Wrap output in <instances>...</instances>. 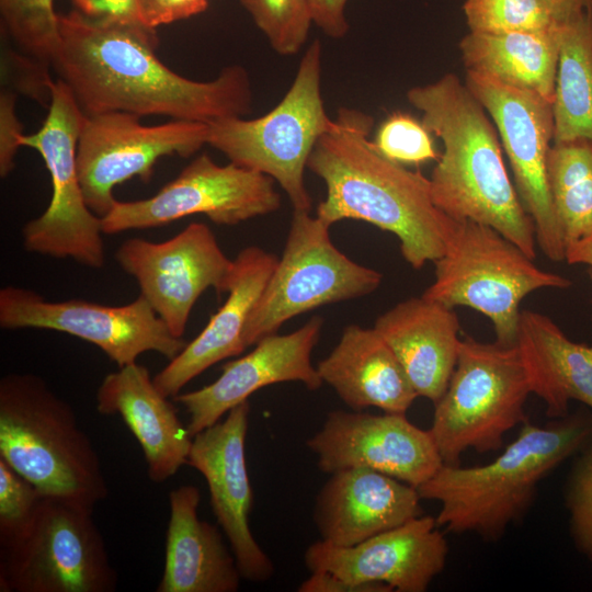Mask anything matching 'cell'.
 <instances>
[{"label": "cell", "instance_id": "obj_21", "mask_svg": "<svg viewBox=\"0 0 592 592\" xmlns=\"http://www.w3.org/2000/svg\"><path fill=\"white\" fill-rule=\"evenodd\" d=\"M421 500L415 487L394 477L346 468L319 491L314 522L321 540L350 547L422 515Z\"/></svg>", "mask_w": 592, "mask_h": 592}, {"label": "cell", "instance_id": "obj_37", "mask_svg": "<svg viewBox=\"0 0 592 592\" xmlns=\"http://www.w3.org/2000/svg\"><path fill=\"white\" fill-rule=\"evenodd\" d=\"M16 92L8 87L0 92V175L8 177L15 167V156L23 137V126L15 113Z\"/></svg>", "mask_w": 592, "mask_h": 592}, {"label": "cell", "instance_id": "obj_33", "mask_svg": "<svg viewBox=\"0 0 592 592\" xmlns=\"http://www.w3.org/2000/svg\"><path fill=\"white\" fill-rule=\"evenodd\" d=\"M463 10L477 33L539 31L560 23L545 0H465Z\"/></svg>", "mask_w": 592, "mask_h": 592}, {"label": "cell", "instance_id": "obj_16", "mask_svg": "<svg viewBox=\"0 0 592 592\" xmlns=\"http://www.w3.org/2000/svg\"><path fill=\"white\" fill-rule=\"evenodd\" d=\"M115 259L178 338H183L192 308L206 289L227 292L234 266V260L203 223H191L162 242L127 239L116 250Z\"/></svg>", "mask_w": 592, "mask_h": 592}, {"label": "cell", "instance_id": "obj_6", "mask_svg": "<svg viewBox=\"0 0 592 592\" xmlns=\"http://www.w3.org/2000/svg\"><path fill=\"white\" fill-rule=\"evenodd\" d=\"M434 280L423 296L451 308L465 306L493 325L496 341L516 344L521 301L542 288L566 289L571 281L537 266L498 230L469 219H454Z\"/></svg>", "mask_w": 592, "mask_h": 592}, {"label": "cell", "instance_id": "obj_26", "mask_svg": "<svg viewBox=\"0 0 592 592\" xmlns=\"http://www.w3.org/2000/svg\"><path fill=\"white\" fill-rule=\"evenodd\" d=\"M323 384L351 409L405 413L418 396L401 363L374 328L349 325L316 366Z\"/></svg>", "mask_w": 592, "mask_h": 592}, {"label": "cell", "instance_id": "obj_2", "mask_svg": "<svg viewBox=\"0 0 592 592\" xmlns=\"http://www.w3.org/2000/svg\"><path fill=\"white\" fill-rule=\"evenodd\" d=\"M373 125L371 115L341 107L316 143L307 168L327 189L316 215L330 227L355 219L391 232L420 270L443 254L453 218L434 204L428 178L379 152L368 137Z\"/></svg>", "mask_w": 592, "mask_h": 592}, {"label": "cell", "instance_id": "obj_25", "mask_svg": "<svg viewBox=\"0 0 592 592\" xmlns=\"http://www.w3.org/2000/svg\"><path fill=\"white\" fill-rule=\"evenodd\" d=\"M200 490L181 486L169 493L166 557L157 592H236L242 579L217 526L198 517Z\"/></svg>", "mask_w": 592, "mask_h": 592}, {"label": "cell", "instance_id": "obj_27", "mask_svg": "<svg viewBox=\"0 0 592 592\" xmlns=\"http://www.w3.org/2000/svg\"><path fill=\"white\" fill-rule=\"evenodd\" d=\"M588 275L592 286V267ZM516 345L532 394L544 401L548 417H566L570 401L592 411V345L571 341L549 317L533 310H521Z\"/></svg>", "mask_w": 592, "mask_h": 592}, {"label": "cell", "instance_id": "obj_10", "mask_svg": "<svg viewBox=\"0 0 592 592\" xmlns=\"http://www.w3.org/2000/svg\"><path fill=\"white\" fill-rule=\"evenodd\" d=\"M92 512L44 497L27 531L1 548L0 591H115L118 576Z\"/></svg>", "mask_w": 592, "mask_h": 592}, {"label": "cell", "instance_id": "obj_14", "mask_svg": "<svg viewBox=\"0 0 592 592\" xmlns=\"http://www.w3.org/2000/svg\"><path fill=\"white\" fill-rule=\"evenodd\" d=\"M0 327L68 333L96 345L118 367L135 363L145 352L172 360L186 345L141 295L123 306H107L82 299L50 301L25 287L5 286L0 289Z\"/></svg>", "mask_w": 592, "mask_h": 592}, {"label": "cell", "instance_id": "obj_41", "mask_svg": "<svg viewBox=\"0 0 592 592\" xmlns=\"http://www.w3.org/2000/svg\"><path fill=\"white\" fill-rule=\"evenodd\" d=\"M301 582L299 592H388V587L371 583H354L342 577L326 571L310 572Z\"/></svg>", "mask_w": 592, "mask_h": 592}, {"label": "cell", "instance_id": "obj_35", "mask_svg": "<svg viewBox=\"0 0 592 592\" xmlns=\"http://www.w3.org/2000/svg\"><path fill=\"white\" fill-rule=\"evenodd\" d=\"M563 501L573 544L592 562V444L576 455L563 487Z\"/></svg>", "mask_w": 592, "mask_h": 592}, {"label": "cell", "instance_id": "obj_5", "mask_svg": "<svg viewBox=\"0 0 592 592\" xmlns=\"http://www.w3.org/2000/svg\"><path fill=\"white\" fill-rule=\"evenodd\" d=\"M0 458L45 497L94 509L109 494L98 453L73 409L37 375L0 379Z\"/></svg>", "mask_w": 592, "mask_h": 592}, {"label": "cell", "instance_id": "obj_18", "mask_svg": "<svg viewBox=\"0 0 592 592\" xmlns=\"http://www.w3.org/2000/svg\"><path fill=\"white\" fill-rule=\"evenodd\" d=\"M248 400L234 407L224 420L196 433L187 465L205 478L212 510L224 531L242 579L269 580L274 566L255 540L249 523L253 491L246 463L249 426Z\"/></svg>", "mask_w": 592, "mask_h": 592}, {"label": "cell", "instance_id": "obj_15", "mask_svg": "<svg viewBox=\"0 0 592 592\" xmlns=\"http://www.w3.org/2000/svg\"><path fill=\"white\" fill-rule=\"evenodd\" d=\"M208 125L172 119L143 125L125 112L86 116L77 147L80 184L88 207L99 217L115 203L113 189L134 177L150 181L166 156L190 157L207 145Z\"/></svg>", "mask_w": 592, "mask_h": 592}, {"label": "cell", "instance_id": "obj_30", "mask_svg": "<svg viewBox=\"0 0 592 592\" xmlns=\"http://www.w3.org/2000/svg\"><path fill=\"white\" fill-rule=\"evenodd\" d=\"M553 113V141L592 139V13L561 23Z\"/></svg>", "mask_w": 592, "mask_h": 592}, {"label": "cell", "instance_id": "obj_38", "mask_svg": "<svg viewBox=\"0 0 592 592\" xmlns=\"http://www.w3.org/2000/svg\"><path fill=\"white\" fill-rule=\"evenodd\" d=\"M209 0H139L140 19L149 27L171 24L203 13Z\"/></svg>", "mask_w": 592, "mask_h": 592}, {"label": "cell", "instance_id": "obj_39", "mask_svg": "<svg viewBox=\"0 0 592 592\" xmlns=\"http://www.w3.org/2000/svg\"><path fill=\"white\" fill-rule=\"evenodd\" d=\"M75 9L92 19L140 22L139 0H71Z\"/></svg>", "mask_w": 592, "mask_h": 592}, {"label": "cell", "instance_id": "obj_1", "mask_svg": "<svg viewBox=\"0 0 592 592\" xmlns=\"http://www.w3.org/2000/svg\"><path fill=\"white\" fill-rule=\"evenodd\" d=\"M158 44L156 29L144 23L92 19L73 9L59 13L54 72L86 116L125 112L208 125L251 112L242 66L224 67L210 81L191 80L158 58Z\"/></svg>", "mask_w": 592, "mask_h": 592}, {"label": "cell", "instance_id": "obj_31", "mask_svg": "<svg viewBox=\"0 0 592 592\" xmlns=\"http://www.w3.org/2000/svg\"><path fill=\"white\" fill-rule=\"evenodd\" d=\"M547 169L567 249L570 243L592 234V139L553 141Z\"/></svg>", "mask_w": 592, "mask_h": 592}, {"label": "cell", "instance_id": "obj_36", "mask_svg": "<svg viewBox=\"0 0 592 592\" xmlns=\"http://www.w3.org/2000/svg\"><path fill=\"white\" fill-rule=\"evenodd\" d=\"M374 145L400 164H420L440 157L423 123L405 113L390 115L379 126Z\"/></svg>", "mask_w": 592, "mask_h": 592}, {"label": "cell", "instance_id": "obj_12", "mask_svg": "<svg viewBox=\"0 0 592 592\" xmlns=\"http://www.w3.org/2000/svg\"><path fill=\"white\" fill-rule=\"evenodd\" d=\"M266 174L232 162L219 166L200 155L153 196L121 202L101 218L104 235L155 228L203 214L213 223L235 226L276 212L281 195Z\"/></svg>", "mask_w": 592, "mask_h": 592}, {"label": "cell", "instance_id": "obj_28", "mask_svg": "<svg viewBox=\"0 0 592 592\" xmlns=\"http://www.w3.org/2000/svg\"><path fill=\"white\" fill-rule=\"evenodd\" d=\"M561 23L539 31L469 32L459 42L467 71L533 91L553 103Z\"/></svg>", "mask_w": 592, "mask_h": 592}, {"label": "cell", "instance_id": "obj_8", "mask_svg": "<svg viewBox=\"0 0 592 592\" xmlns=\"http://www.w3.org/2000/svg\"><path fill=\"white\" fill-rule=\"evenodd\" d=\"M532 394L516 344L462 339L448 385L434 403L429 429L444 464L458 465L463 453L494 452L504 435L526 420Z\"/></svg>", "mask_w": 592, "mask_h": 592}, {"label": "cell", "instance_id": "obj_13", "mask_svg": "<svg viewBox=\"0 0 592 592\" xmlns=\"http://www.w3.org/2000/svg\"><path fill=\"white\" fill-rule=\"evenodd\" d=\"M466 87L494 122L513 172L515 189L530 215L536 242L554 262L566 261V243L548 182L554 140L553 103L525 89L467 71Z\"/></svg>", "mask_w": 592, "mask_h": 592}, {"label": "cell", "instance_id": "obj_7", "mask_svg": "<svg viewBox=\"0 0 592 592\" xmlns=\"http://www.w3.org/2000/svg\"><path fill=\"white\" fill-rule=\"evenodd\" d=\"M321 55L316 39L305 50L292 86L266 114L208 124L207 145L230 162L272 178L295 210L310 212L304 173L316 143L332 122L321 95Z\"/></svg>", "mask_w": 592, "mask_h": 592}, {"label": "cell", "instance_id": "obj_3", "mask_svg": "<svg viewBox=\"0 0 592 592\" xmlns=\"http://www.w3.org/2000/svg\"><path fill=\"white\" fill-rule=\"evenodd\" d=\"M444 146L429 178L434 204L454 219L492 227L536 258L534 224L512 184L483 106L454 73L407 92Z\"/></svg>", "mask_w": 592, "mask_h": 592}, {"label": "cell", "instance_id": "obj_43", "mask_svg": "<svg viewBox=\"0 0 592 592\" xmlns=\"http://www.w3.org/2000/svg\"><path fill=\"white\" fill-rule=\"evenodd\" d=\"M566 262L592 267V234L567 247Z\"/></svg>", "mask_w": 592, "mask_h": 592}, {"label": "cell", "instance_id": "obj_20", "mask_svg": "<svg viewBox=\"0 0 592 592\" xmlns=\"http://www.w3.org/2000/svg\"><path fill=\"white\" fill-rule=\"evenodd\" d=\"M323 319L311 317L287 334L262 338L248 354L226 363L220 376L200 389L173 398L187 414L186 429L196 433L221 420L234 407L248 400L259 389L286 382H298L309 390L323 385L311 353L319 341Z\"/></svg>", "mask_w": 592, "mask_h": 592}, {"label": "cell", "instance_id": "obj_9", "mask_svg": "<svg viewBox=\"0 0 592 592\" xmlns=\"http://www.w3.org/2000/svg\"><path fill=\"white\" fill-rule=\"evenodd\" d=\"M382 280V273L334 246L328 224L309 210L294 209L282 257L249 316L243 343L254 345L309 310L366 296Z\"/></svg>", "mask_w": 592, "mask_h": 592}, {"label": "cell", "instance_id": "obj_40", "mask_svg": "<svg viewBox=\"0 0 592 592\" xmlns=\"http://www.w3.org/2000/svg\"><path fill=\"white\" fill-rule=\"evenodd\" d=\"M312 23L335 39L349 32L345 7L349 0H309Z\"/></svg>", "mask_w": 592, "mask_h": 592}, {"label": "cell", "instance_id": "obj_29", "mask_svg": "<svg viewBox=\"0 0 592 592\" xmlns=\"http://www.w3.org/2000/svg\"><path fill=\"white\" fill-rule=\"evenodd\" d=\"M54 0H0L2 77L16 93L45 103L59 45V13Z\"/></svg>", "mask_w": 592, "mask_h": 592}, {"label": "cell", "instance_id": "obj_17", "mask_svg": "<svg viewBox=\"0 0 592 592\" xmlns=\"http://www.w3.org/2000/svg\"><path fill=\"white\" fill-rule=\"evenodd\" d=\"M306 444L326 474L364 467L415 488L444 464L430 431L405 413L331 411Z\"/></svg>", "mask_w": 592, "mask_h": 592}, {"label": "cell", "instance_id": "obj_23", "mask_svg": "<svg viewBox=\"0 0 592 592\" xmlns=\"http://www.w3.org/2000/svg\"><path fill=\"white\" fill-rule=\"evenodd\" d=\"M277 258L250 246L234 259L227 299L205 328L169 364L153 376L156 387L168 398L214 364L240 355L247 348L243 331L276 265Z\"/></svg>", "mask_w": 592, "mask_h": 592}, {"label": "cell", "instance_id": "obj_22", "mask_svg": "<svg viewBox=\"0 0 592 592\" xmlns=\"http://www.w3.org/2000/svg\"><path fill=\"white\" fill-rule=\"evenodd\" d=\"M169 399L156 387L148 368L137 362L107 374L96 392V410L123 419L138 441L148 476L156 483L187 465L193 440Z\"/></svg>", "mask_w": 592, "mask_h": 592}, {"label": "cell", "instance_id": "obj_34", "mask_svg": "<svg viewBox=\"0 0 592 592\" xmlns=\"http://www.w3.org/2000/svg\"><path fill=\"white\" fill-rule=\"evenodd\" d=\"M45 496L0 458V546L20 538L34 521Z\"/></svg>", "mask_w": 592, "mask_h": 592}, {"label": "cell", "instance_id": "obj_24", "mask_svg": "<svg viewBox=\"0 0 592 592\" xmlns=\"http://www.w3.org/2000/svg\"><path fill=\"white\" fill-rule=\"evenodd\" d=\"M373 328L396 354L418 396L436 403L462 343L454 308L423 295L411 297L382 314Z\"/></svg>", "mask_w": 592, "mask_h": 592}, {"label": "cell", "instance_id": "obj_11", "mask_svg": "<svg viewBox=\"0 0 592 592\" xmlns=\"http://www.w3.org/2000/svg\"><path fill=\"white\" fill-rule=\"evenodd\" d=\"M84 118L66 83L55 80L42 127L21 139V146L42 156L53 190L47 208L25 224L22 237L29 252L70 258L84 266L101 269L105 262L102 221L84 201L77 166Z\"/></svg>", "mask_w": 592, "mask_h": 592}, {"label": "cell", "instance_id": "obj_19", "mask_svg": "<svg viewBox=\"0 0 592 592\" xmlns=\"http://www.w3.org/2000/svg\"><path fill=\"white\" fill-rule=\"evenodd\" d=\"M447 556L448 544L435 517L422 514L354 546L315 542L304 562L310 572H331L354 583L424 592L444 570Z\"/></svg>", "mask_w": 592, "mask_h": 592}, {"label": "cell", "instance_id": "obj_42", "mask_svg": "<svg viewBox=\"0 0 592 592\" xmlns=\"http://www.w3.org/2000/svg\"><path fill=\"white\" fill-rule=\"evenodd\" d=\"M555 19L562 23L592 13V0H545Z\"/></svg>", "mask_w": 592, "mask_h": 592}, {"label": "cell", "instance_id": "obj_4", "mask_svg": "<svg viewBox=\"0 0 592 592\" xmlns=\"http://www.w3.org/2000/svg\"><path fill=\"white\" fill-rule=\"evenodd\" d=\"M590 444L592 411L568 413L544 426L525 421L492 462L473 467L443 464L417 490L422 500L440 503V527L498 540L525 515L540 481Z\"/></svg>", "mask_w": 592, "mask_h": 592}, {"label": "cell", "instance_id": "obj_32", "mask_svg": "<svg viewBox=\"0 0 592 592\" xmlns=\"http://www.w3.org/2000/svg\"><path fill=\"white\" fill-rule=\"evenodd\" d=\"M271 47L282 56L297 54L312 24L309 0H240Z\"/></svg>", "mask_w": 592, "mask_h": 592}]
</instances>
